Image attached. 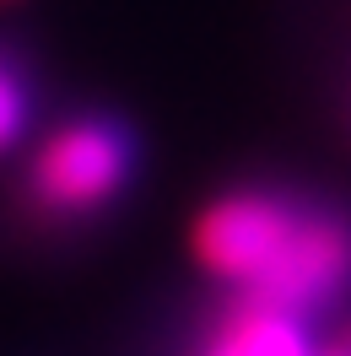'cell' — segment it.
Returning <instances> with one entry per match:
<instances>
[{
    "label": "cell",
    "instance_id": "cell-1",
    "mask_svg": "<svg viewBox=\"0 0 351 356\" xmlns=\"http://www.w3.org/2000/svg\"><path fill=\"white\" fill-rule=\"evenodd\" d=\"M189 265L217 297L325 324L351 302V205L286 178H238L189 216Z\"/></svg>",
    "mask_w": 351,
    "mask_h": 356
},
{
    "label": "cell",
    "instance_id": "cell-2",
    "mask_svg": "<svg viewBox=\"0 0 351 356\" xmlns=\"http://www.w3.org/2000/svg\"><path fill=\"white\" fill-rule=\"evenodd\" d=\"M135 178L141 130L119 108H70L11 156L0 211L22 243H81L135 195Z\"/></svg>",
    "mask_w": 351,
    "mask_h": 356
},
{
    "label": "cell",
    "instance_id": "cell-3",
    "mask_svg": "<svg viewBox=\"0 0 351 356\" xmlns=\"http://www.w3.org/2000/svg\"><path fill=\"white\" fill-rule=\"evenodd\" d=\"M178 356H351V324L319 334L313 318L249 297H221L195 318Z\"/></svg>",
    "mask_w": 351,
    "mask_h": 356
},
{
    "label": "cell",
    "instance_id": "cell-4",
    "mask_svg": "<svg viewBox=\"0 0 351 356\" xmlns=\"http://www.w3.org/2000/svg\"><path fill=\"white\" fill-rule=\"evenodd\" d=\"M44 124V81L17 38L0 33V162L22 152Z\"/></svg>",
    "mask_w": 351,
    "mask_h": 356
},
{
    "label": "cell",
    "instance_id": "cell-5",
    "mask_svg": "<svg viewBox=\"0 0 351 356\" xmlns=\"http://www.w3.org/2000/svg\"><path fill=\"white\" fill-rule=\"evenodd\" d=\"M0 6H17V0H0Z\"/></svg>",
    "mask_w": 351,
    "mask_h": 356
}]
</instances>
